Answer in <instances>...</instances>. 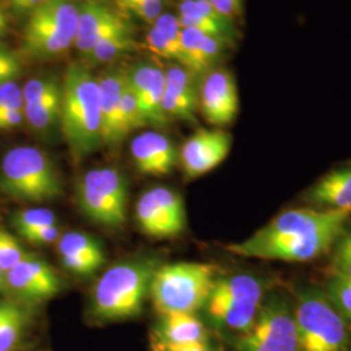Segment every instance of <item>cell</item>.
Segmentation results:
<instances>
[{
	"mask_svg": "<svg viewBox=\"0 0 351 351\" xmlns=\"http://www.w3.org/2000/svg\"><path fill=\"white\" fill-rule=\"evenodd\" d=\"M59 125L75 160L103 146L99 84L84 64H72L64 73Z\"/></svg>",
	"mask_w": 351,
	"mask_h": 351,
	"instance_id": "1",
	"label": "cell"
},
{
	"mask_svg": "<svg viewBox=\"0 0 351 351\" xmlns=\"http://www.w3.org/2000/svg\"><path fill=\"white\" fill-rule=\"evenodd\" d=\"M0 191L24 203H45L63 195L62 177L45 151L19 146L0 163Z\"/></svg>",
	"mask_w": 351,
	"mask_h": 351,
	"instance_id": "2",
	"label": "cell"
},
{
	"mask_svg": "<svg viewBox=\"0 0 351 351\" xmlns=\"http://www.w3.org/2000/svg\"><path fill=\"white\" fill-rule=\"evenodd\" d=\"M158 265L154 261L116 264L93 291V315L101 320H124L141 314Z\"/></svg>",
	"mask_w": 351,
	"mask_h": 351,
	"instance_id": "3",
	"label": "cell"
},
{
	"mask_svg": "<svg viewBox=\"0 0 351 351\" xmlns=\"http://www.w3.org/2000/svg\"><path fill=\"white\" fill-rule=\"evenodd\" d=\"M216 265L208 263L165 264L158 267L150 285L154 307L160 315L194 314L213 293Z\"/></svg>",
	"mask_w": 351,
	"mask_h": 351,
	"instance_id": "4",
	"label": "cell"
},
{
	"mask_svg": "<svg viewBox=\"0 0 351 351\" xmlns=\"http://www.w3.org/2000/svg\"><path fill=\"white\" fill-rule=\"evenodd\" d=\"M77 24L75 0H45L27 16L21 51L39 60L60 58L75 46Z\"/></svg>",
	"mask_w": 351,
	"mask_h": 351,
	"instance_id": "5",
	"label": "cell"
},
{
	"mask_svg": "<svg viewBox=\"0 0 351 351\" xmlns=\"http://www.w3.org/2000/svg\"><path fill=\"white\" fill-rule=\"evenodd\" d=\"M300 351H348L349 332L346 319L329 301L315 290L298 294L294 306Z\"/></svg>",
	"mask_w": 351,
	"mask_h": 351,
	"instance_id": "6",
	"label": "cell"
},
{
	"mask_svg": "<svg viewBox=\"0 0 351 351\" xmlns=\"http://www.w3.org/2000/svg\"><path fill=\"white\" fill-rule=\"evenodd\" d=\"M128 186L125 176L114 168L91 169L77 188L80 207L94 223L119 228L126 221Z\"/></svg>",
	"mask_w": 351,
	"mask_h": 351,
	"instance_id": "7",
	"label": "cell"
},
{
	"mask_svg": "<svg viewBox=\"0 0 351 351\" xmlns=\"http://www.w3.org/2000/svg\"><path fill=\"white\" fill-rule=\"evenodd\" d=\"M263 291L262 282L250 275L219 278L207 301L208 314L216 324L243 333L258 315Z\"/></svg>",
	"mask_w": 351,
	"mask_h": 351,
	"instance_id": "8",
	"label": "cell"
},
{
	"mask_svg": "<svg viewBox=\"0 0 351 351\" xmlns=\"http://www.w3.org/2000/svg\"><path fill=\"white\" fill-rule=\"evenodd\" d=\"M239 351H300L294 307L276 295L262 303L252 326L237 339Z\"/></svg>",
	"mask_w": 351,
	"mask_h": 351,
	"instance_id": "9",
	"label": "cell"
},
{
	"mask_svg": "<svg viewBox=\"0 0 351 351\" xmlns=\"http://www.w3.org/2000/svg\"><path fill=\"white\" fill-rule=\"evenodd\" d=\"M345 228H335L304 236H289L272 239L249 237L226 249L232 254L245 258L280 262H310L323 255L337 242Z\"/></svg>",
	"mask_w": 351,
	"mask_h": 351,
	"instance_id": "10",
	"label": "cell"
},
{
	"mask_svg": "<svg viewBox=\"0 0 351 351\" xmlns=\"http://www.w3.org/2000/svg\"><path fill=\"white\" fill-rule=\"evenodd\" d=\"M5 287L12 300L30 304L56 297L63 281L50 264L32 254L5 274Z\"/></svg>",
	"mask_w": 351,
	"mask_h": 351,
	"instance_id": "11",
	"label": "cell"
},
{
	"mask_svg": "<svg viewBox=\"0 0 351 351\" xmlns=\"http://www.w3.org/2000/svg\"><path fill=\"white\" fill-rule=\"evenodd\" d=\"M198 107L211 125H229L236 119L239 110V88L228 69L219 66L202 77Z\"/></svg>",
	"mask_w": 351,
	"mask_h": 351,
	"instance_id": "12",
	"label": "cell"
},
{
	"mask_svg": "<svg viewBox=\"0 0 351 351\" xmlns=\"http://www.w3.org/2000/svg\"><path fill=\"white\" fill-rule=\"evenodd\" d=\"M130 26L125 16L110 7L104 0L80 1L73 47L85 59L101 39Z\"/></svg>",
	"mask_w": 351,
	"mask_h": 351,
	"instance_id": "13",
	"label": "cell"
},
{
	"mask_svg": "<svg viewBox=\"0 0 351 351\" xmlns=\"http://www.w3.org/2000/svg\"><path fill=\"white\" fill-rule=\"evenodd\" d=\"M232 147V136L221 129H199L184 143L180 159L185 175L198 178L223 163Z\"/></svg>",
	"mask_w": 351,
	"mask_h": 351,
	"instance_id": "14",
	"label": "cell"
},
{
	"mask_svg": "<svg viewBox=\"0 0 351 351\" xmlns=\"http://www.w3.org/2000/svg\"><path fill=\"white\" fill-rule=\"evenodd\" d=\"M129 86L133 90L139 108L145 116L147 125L162 128L169 121L163 111L165 72L150 62L134 64L126 69Z\"/></svg>",
	"mask_w": 351,
	"mask_h": 351,
	"instance_id": "15",
	"label": "cell"
},
{
	"mask_svg": "<svg viewBox=\"0 0 351 351\" xmlns=\"http://www.w3.org/2000/svg\"><path fill=\"white\" fill-rule=\"evenodd\" d=\"M163 111L168 121H195L199 78L185 66L172 64L165 71Z\"/></svg>",
	"mask_w": 351,
	"mask_h": 351,
	"instance_id": "16",
	"label": "cell"
},
{
	"mask_svg": "<svg viewBox=\"0 0 351 351\" xmlns=\"http://www.w3.org/2000/svg\"><path fill=\"white\" fill-rule=\"evenodd\" d=\"M126 71L114 68L98 78L101 97V142L103 146L114 147L128 137L123 123V91Z\"/></svg>",
	"mask_w": 351,
	"mask_h": 351,
	"instance_id": "17",
	"label": "cell"
},
{
	"mask_svg": "<svg viewBox=\"0 0 351 351\" xmlns=\"http://www.w3.org/2000/svg\"><path fill=\"white\" fill-rule=\"evenodd\" d=\"M177 19L182 27L194 29L210 37L217 38L229 47L239 38L234 21L217 12L208 0H182L178 4Z\"/></svg>",
	"mask_w": 351,
	"mask_h": 351,
	"instance_id": "18",
	"label": "cell"
},
{
	"mask_svg": "<svg viewBox=\"0 0 351 351\" xmlns=\"http://www.w3.org/2000/svg\"><path fill=\"white\" fill-rule=\"evenodd\" d=\"M130 152L138 172L168 175L177 163V150L171 139L158 132H145L132 141Z\"/></svg>",
	"mask_w": 351,
	"mask_h": 351,
	"instance_id": "19",
	"label": "cell"
},
{
	"mask_svg": "<svg viewBox=\"0 0 351 351\" xmlns=\"http://www.w3.org/2000/svg\"><path fill=\"white\" fill-rule=\"evenodd\" d=\"M181 45L184 55L182 66L199 80L215 68H219V64L229 49L220 39L189 27H182Z\"/></svg>",
	"mask_w": 351,
	"mask_h": 351,
	"instance_id": "20",
	"label": "cell"
},
{
	"mask_svg": "<svg viewBox=\"0 0 351 351\" xmlns=\"http://www.w3.org/2000/svg\"><path fill=\"white\" fill-rule=\"evenodd\" d=\"M319 210L351 211V162L320 177L304 195Z\"/></svg>",
	"mask_w": 351,
	"mask_h": 351,
	"instance_id": "21",
	"label": "cell"
},
{
	"mask_svg": "<svg viewBox=\"0 0 351 351\" xmlns=\"http://www.w3.org/2000/svg\"><path fill=\"white\" fill-rule=\"evenodd\" d=\"M33 324L32 308L16 300L0 301V351L21 350Z\"/></svg>",
	"mask_w": 351,
	"mask_h": 351,
	"instance_id": "22",
	"label": "cell"
},
{
	"mask_svg": "<svg viewBox=\"0 0 351 351\" xmlns=\"http://www.w3.org/2000/svg\"><path fill=\"white\" fill-rule=\"evenodd\" d=\"M154 339L175 343H207V330L194 314L171 313L162 315V322Z\"/></svg>",
	"mask_w": 351,
	"mask_h": 351,
	"instance_id": "23",
	"label": "cell"
},
{
	"mask_svg": "<svg viewBox=\"0 0 351 351\" xmlns=\"http://www.w3.org/2000/svg\"><path fill=\"white\" fill-rule=\"evenodd\" d=\"M62 106V85L58 86L46 95L34 101L24 103V116L29 125L36 132H49L60 119Z\"/></svg>",
	"mask_w": 351,
	"mask_h": 351,
	"instance_id": "24",
	"label": "cell"
},
{
	"mask_svg": "<svg viewBox=\"0 0 351 351\" xmlns=\"http://www.w3.org/2000/svg\"><path fill=\"white\" fill-rule=\"evenodd\" d=\"M137 43L136 39L133 37V27H126L117 32H113L108 34L107 37L101 39L94 49L90 51L85 60L88 64L110 63L120 56L129 53L132 51L136 50Z\"/></svg>",
	"mask_w": 351,
	"mask_h": 351,
	"instance_id": "25",
	"label": "cell"
},
{
	"mask_svg": "<svg viewBox=\"0 0 351 351\" xmlns=\"http://www.w3.org/2000/svg\"><path fill=\"white\" fill-rule=\"evenodd\" d=\"M136 219H137L139 229L150 237H155V239L175 237L168 223L164 219L163 213H160L159 207L154 201L150 190L146 191L137 202Z\"/></svg>",
	"mask_w": 351,
	"mask_h": 351,
	"instance_id": "26",
	"label": "cell"
},
{
	"mask_svg": "<svg viewBox=\"0 0 351 351\" xmlns=\"http://www.w3.org/2000/svg\"><path fill=\"white\" fill-rule=\"evenodd\" d=\"M150 191L154 197V201L159 207L160 213H163L164 219L171 228L173 236L176 237L181 234L186 226V211L180 194L164 186L151 189Z\"/></svg>",
	"mask_w": 351,
	"mask_h": 351,
	"instance_id": "27",
	"label": "cell"
},
{
	"mask_svg": "<svg viewBox=\"0 0 351 351\" xmlns=\"http://www.w3.org/2000/svg\"><path fill=\"white\" fill-rule=\"evenodd\" d=\"M59 252L63 255H73L90 259L103 265L106 258L98 241L88 234L78 232H68L59 239Z\"/></svg>",
	"mask_w": 351,
	"mask_h": 351,
	"instance_id": "28",
	"label": "cell"
},
{
	"mask_svg": "<svg viewBox=\"0 0 351 351\" xmlns=\"http://www.w3.org/2000/svg\"><path fill=\"white\" fill-rule=\"evenodd\" d=\"M56 215L49 208L23 210L16 213L12 220L13 226L21 237L45 226H56Z\"/></svg>",
	"mask_w": 351,
	"mask_h": 351,
	"instance_id": "29",
	"label": "cell"
},
{
	"mask_svg": "<svg viewBox=\"0 0 351 351\" xmlns=\"http://www.w3.org/2000/svg\"><path fill=\"white\" fill-rule=\"evenodd\" d=\"M29 255L32 254H29L11 233L0 228V268L4 274Z\"/></svg>",
	"mask_w": 351,
	"mask_h": 351,
	"instance_id": "30",
	"label": "cell"
},
{
	"mask_svg": "<svg viewBox=\"0 0 351 351\" xmlns=\"http://www.w3.org/2000/svg\"><path fill=\"white\" fill-rule=\"evenodd\" d=\"M326 295L346 320H351V282L332 276L326 282Z\"/></svg>",
	"mask_w": 351,
	"mask_h": 351,
	"instance_id": "31",
	"label": "cell"
},
{
	"mask_svg": "<svg viewBox=\"0 0 351 351\" xmlns=\"http://www.w3.org/2000/svg\"><path fill=\"white\" fill-rule=\"evenodd\" d=\"M146 43L151 51L158 53L164 59L175 60L176 63L182 65L184 63V55L182 47L177 45L172 39L165 37L163 33L156 30L155 27H151L146 34Z\"/></svg>",
	"mask_w": 351,
	"mask_h": 351,
	"instance_id": "32",
	"label": "cell"
},
{
	"mask_svg": "<svg viewBox=\"0 0 351 351\" xmlns=\"http://www.w3.org/2000/svg\"><path fill=\"white\" fill-rule=\"evenodd\" d=\"M121 108H123V123H124V128H125L128 134L136 129L147 126L145 116L139 108L137 98H136L133 90L129 86L128 78H125V85H124V91H123Z\"/></svg>",
	"mask_w": 351,
	"mask_h": 351,
	"instance_id": "33",
	"label": "cell"
},
{
	"mask_svg": "<svg viewBox=\"0 0 351 351\" xmlns=\"http://www.w3.org/2000/svg\"><path fill=\"white\" fill-rule=\"evenodd\" d=\"M114 3L119 10L133 13L150 24L164 11V0H114Z\"/></svg>",
	"mask_w": 351,
	"mask_h": 351,
	"instance_id": "34",
	"label": "cell"
},
{
	"mask_svg": "<svg viewBox=\"0 0 351 351\" xmlns=\"http://www.w3.org/2000/svg\"><path fill=\"white\" fill-rule=\"evenodd\" d=\"M23 72V60L16 51L0 43V85L16 81Z\"/></svg>",
	"mask_w": 351,
	"mask_h": 351,
	"instance_id": "35",
	"label": "cell"
},
{
	"mask_svg": "<svg viewBox=\"0 0 351 351\" xmlns=\"http://www.w3.org/2000/svg\"><path fill=\"white\" fill-rule=\"evenodd\" d=\"M24 108L23 88L16 82L10 81L0 85V112Z\"/></svg>",
	"mask_w": 351,
	"mask_h": 351,
	"instance_id": "36",
	"label": "cell"
},
{
	"mask_svg": "<svg viewBox=\"0 0 351 351\" xmlns=\"http://www.w3.org/2000/svg\"><path fill=\"white\" fill-rule=\"evenodd\" d=\"M62 262L68 271H71L72 274L78 276H90L101 267V264L95 263L90 259L73 256V255H63Z\"/></svg>",
	"mask_w": 351,
	"mask_h": 351,
	"instance_id": "37",
	"label": "cell"
},
{
	"mask_svg": "<svg viewBox=\"0 0 351 351\" xmlns=\"http://www.w3.org/2000/svg\"><path fill=\"white\" fill-rule=\"evenodd\" d=\"M23 239H25L27 243L34 246L50 245L60 239V229L58 226H45L26 234Z\"/></svg>",
	"mask_w": 351,
	"mask_h": 351,
	"instance_id": "38",
	"label": "cell"
},
{
	"mask_svg": "<svg viewBox=\"0 0 351 351\" xmlns=\"http://www.w3.org/2000/svg\"><path fill=\"white\" fill-rule=\"evenodd\" d=\"M332 276L351 282V254L336 251L332 261Z\"/></svg>",
	"mask_w": 351,
	"mask_h": 351,
	"instance_id": "39",
	"label": "cell"
},
{
	"mask_svg": "<svg viewBox=\"0 0 351 351\" xmlns=\"http://www.w3.org/2000/svg\"><path fill=\"white\" fill-rule=\"evenodd\" d=\"M152 351H213L208 343H188V345H175L159 339H152Z\"/></svg>",
	"mask_w": 351,
	"mask_h": 351,
	"instance_id": "40",
	"label": "cell"
},
{
	"mask_svg": "<svg viewBox=\"0 0 351 351\" xmlns=\"http://www.w3.org/2000/svg\"><path fill=\"white\" fill-rule=\"evenodd\" d=\"M24 119V108H16L0 112V132L12 130L14 128L21 125Z\"/></svg>",
	"mask_w": 351,
	"mask_h": 351,
	"instance_id": "41",
	"label": "cell"
},
{
	"mask_svg": "<svg viewBox=\"0 0 351 351\" xmlns=\"http://www.w3.org/2000/svg\"><path fill=\"white\" fill-rule=\"evenodd\" d=\"M43 1L45 0H5L8 8L19 16H29Z\"/></svg>",
	"mask_w": 351,
	"mask_h": 351,
	"instance_id": "42",
	"label": "cell"
},
{
	"mask_svg": "<svg viewBox=\"0 0 351 351\" xmlns=\"http://www.w3.org/2000/svg\"><path fill=\"white\" fill-rule=\"evenodd\" d=\"M337 252H345V254H351V230L348 233H342L337 239Z\"/></svg>",
	"mask_w": 351,
	"mask_h": 351,
	"instance_id": "43",
	"label": "cell"
},
{
	"mask_svg": "<svg viewBox=\"0 0 351 351\" xmlns=\"http://www.w3.org/2000/svg\"><path fill=\"white\" fill-rule=\"evenodd\" d=\"M8 32H10V20L3 3L0 1V38L7 36Z\"/></svg>",
	"mask_w": 351,
	"mask_h": 351,
	"instance_id": "44",
	"label": "cell"
},
{
	"mask_svg": "<svg viewBox=\"0 0 351 351\" xmlns=\"http://www.w3.org/2000/svg\"><path fill=\"white\" fill-rule=\"evenodd\" d=\"M0 291H7V287H5V276L0 277Z\"/></svg>",
	"mask_w": 351,
	"mask_h": 351,
	"instance_id": "45",
	"label": "cell"
},
{
	"mask_svg": "<svg viewBox=\"0 0 351 351\" xmlns=\"http://www.w3.org/2000/svg\"><path fill=\"white\" fill-rule=\"evenodd\" d=\"M5 276V274L1 271V268H0V277H4Z\"/></svg>",
	"mask_w": 351,
	"mask_h": 351,
	"instance_id": "46",
	"label": "cell"
},
{
	"mask_svg": "<svg viewBox=\"0 0 351 351\" xmlns=\"http://www.w3.org/2000/svg\"><path fill=\"white\" fill-rule=\"evenodd\" d=\"M81 1H85V0H81Z\"/></svg>",
	"mask_w": 351,
	"mask_h": 351,
	"instance_id": "47",
	"label": "cell"
},
{
	"mask_svg": "<svg viewBox=\"0 0 351 351\" xmlns=\"http://www.w3.org/2000/svg\"><path fill=\"white\" fill-rule=\"evenodd\" d=\"M17 351H23V350H17Z\"/></svg>",
	"mask_w": 351,
	"mask_h": 351,
	"instance_id": "48",
	"label": "cell"
}]
</instances>
